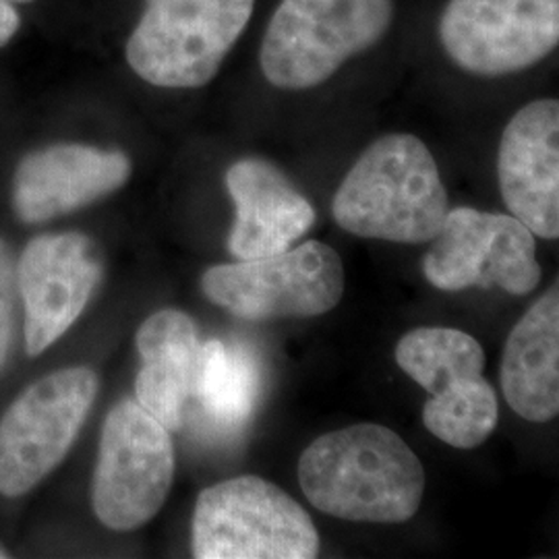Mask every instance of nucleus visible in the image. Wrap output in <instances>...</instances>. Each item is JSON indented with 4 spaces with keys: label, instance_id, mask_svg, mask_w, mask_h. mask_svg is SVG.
Returning a JSON list of instances; mask_svg holds the SVG:
<instances>
[{
    "label": "nucleus",
    "instance_id": "nucleus-1",
    "mask_svg": "<svg viewBox=\"0 0 559 559\" xmlns=\"http://www.w3.org/2000/svg\"><path fill=\"white\" fill-rule=\"evenodd\" d=\"M302 493L342 520L400 524L419 512L425 471L392 429L359 423L325 433L299 460Z\"/></svg>",
    "mask_w": 559,
    "mask_h": 559
},
{
    "label": "nucleus",
    "instance_id": "nucleus-2",
    "mask_svg": "<svg viewBox=\"0 0 559 559\" xmlns=\"http://www.w3.org/2000/svg\"><path fill=\"white\" fill-rule=\"evenodd\" d=\"M450 212L438 164L408 133L373 141L342 180L332 214L362 239L419 245L440 235Z\"/></svg>",
    "mask_w": 559,
    "mask_h": 559
},
{
    "label": "nucleus",
    "instance_id": "nucleus-3",
    "mask_svg": "<svg viewBox=\"0 0 559 559\" xmlns=\"http://www.w3.org/2000/svg\"><path fill=\"white\" fill-rule=\"evenodd\" d=\"M392 0H282L261 44V71L280 90H311L388 32Z\"/></svg>",
    "mask_w": 559,
    "mask_h": 559
},
{
    "label": "nucleus",
    "instance_id": "nucleus-4",
    "mask_svg": "<svg viewBox=\"0 0 559 559\" xmlns=\"http://www.w3.org/2000/svg\"><path fill=\"white\" fill-rule=\"evenodd\" d=\"M311 516L278 485L245 475L203 489L193 512L200 559H311L320 554Z\"/></svg>",
    "mask_w": 559,
    "mask_h": 559
},
{
    "label": "nucleus",
    "instance_id": "nucleus-5",
    "mask_svg": "<svg viewBox=\"0 0 559 559\" xmlns=\"http://www.w3.org/2000/svg\"><path fill=\"white\" fill-rule=\"evenodd\" d=\"M253 7L255 0H145L127 62L158 87H203L218 75Z\"/></svg>",
    "mask_w": 559,
    "mask_h": 559
},
{
    "label": "nucleus",
    "instance_id": "nucleus-6",
    "mask_svg": "<svg viewBox=\"0 0 559 559\" xmlns=\"http://www.w3.org/2000/svg\"><path fill=\"white\" fill-rule=\"evenodd\" d=\"M175 480L170 429L138 400H122L104 420L92 506L110 531H135L154 519Z\"/></svg>",
    "mask_w": 559,
    "mask_h": 559
},
{
    "label": "nucleus",
    "instance_id": "nucleus-7",
    "mask_svg": "<svg viewBox=\"0 0 559 559\" xmlns=\"http://www.w3.org/2000/svg\"><path fill=\"white\" fill-rule=\"evenodd\" d=\"M203 295L242 320L313 318L332 311L344 295V265L320 240H307L258 260L210 267Z\"/></svg>",
    "mask_w": 559,
    "mask_h": 559
},
{
    "label": "nucleus",
    "instance_id": "nucleus-8",
    "mask_svg": "<svg viewBox=\"0 0 559 559\" xmlns=\"http://www.w3.org/2000/svg\"><path fill=\"white\" fill-rule=\"evenodd\" d=\"M100 381L87 367L32 383L0 419V493L21 498L46 479L78 440Z\"/></svg>",
    "mask_w": 559,
    "mask_h": 559
},
{
    "label": "nucleus",
    "instance_id": "nucleus-9",
    "mask_svg": "<svg viewBox=\"0 0 559 559\" xmlns=\"http://www.w3.org/2000/svg\"><path fill=\"white\" fill-rule=\"evenodd\" d=\"M433 240L423 270L440 290L500 286L522 297L540 282L535 235L514 216L456 207Z\"/></svg>",
    "mask_w": 559,
    "mask_h": 559
},
{
    "label": "nucleus",
    "instance_id": "nucleus-10",
    "mask_svg": "<svg viewBox=\"0 0 559 559\" xmlns=\"http://www.w3.org/2000/svg\"><path fill=\"white\" fill-rule=\"evenodd\" d=\"M440 38L448 57L473 75L519 73L556 50L559 0H450Z\"/></svg>",
    "mask_w": 559,
    "mask_h": 559
},
{
    "label": "nucleus",
    "instance_id": "nucleus-11",
    "mask_svg": "<svg viewBox=\"0 0 559 559\" xmlns=\"http://www.w3.org/2000/svg\"><path fill=\"white\" fill-rule=\"evenodd\" d=\"M102 278L92 242L78 233L29 240L17 265L25 350L38 357L80 320Z\"/></svg>",
    "mask_w": 559,
    "mask_h": 559
},
{
    "label": "nucleus",
    "instance_id": "nucleus-12",
    "mask_svg": "<svg viewBox=\"0 0 559 559\" xmlns=\"http://www.w3.org/2000/svg\"><path fill=\"white\" fill-rule=\"evenodd\" d=\"M498 177L512 216L540 239L559 237V104L535 100L508 122Z\"/></svg>",
    "mask_w": 559,
    "mask_h": 559
},
{
    "label": "nucleus",
    "instance_id": "nucleus-13",
    "mask_svg": "<svg viewBox=\"0 0 559 559\" xmlns=\"http://www.w3.org/2000/svg\"><path fill=\"white\" fill-rule=\"evenodd\" d=\"M131 177L122 152L81 143H59L21 160L13 182V207L27 224L55 221L115 193Z\"/></svg>",
    "mask_w": 559,
    "mask_h": 559
},
{
    "label": "nucleus",
    "instance_id": "nucleus-14",
    "mask_svg": "<svg viewBox=\"0 0 559 559\" xmlns=\"http://www.w3.org/2000/svg\"><path fill=\"white\" fill-rule=\"evenodd\" d=\"M226 187L237 212L228 239L237 260L286 251L316 222L313 205L270 162H235L226 173Z\"/></svg>",
    "mask_w": 559,
    "mask_h": 559
},
{
    "label": "nucleus",
    "instance_id": "nucleus-15",
    "mask_svg": "<svg viewBox=\"0 0 559 559\" xmlns=\"http://www.w3.org/2000/svg\"><path fill=\"white\" fill-rule=\"evenodd\" d=\"M501 390L522 419L547 423L559 413V290L551 286L506 340Z\"/></svg>",
    "mask_w": 559,
    "mask_h": 559
},
{
    "label": "nucleus",
    "instance_id": "nucleus-16",
    "mask_svg": "<svg viewBox=\"0 0 559 559\" xmlns=\"http://www.w3.org/2000/svg\"><path fill=\"white\" fill-rule=\"evenodd\" d=\"M135 344L141 359L135 400L166 429H179L198 376L195 323L179 309H162L141 323Z\"/></svg>",
    "mask_w": 559,
    "mask_h": 559
},
{
    "label": "nucleus",
    "instance_id": "nucleus-17",
    "mask_svg": "<svg viewBox=\"0 0 559 559\" xmlns=\"http://www.w3.org/2000/svg\"><path fill=\"white\" fill-rule=\"evenodd\" d=\"M260 392V360L249 346L222 340L201 346L193 396L212 427L239 431L253 417Z\"/></svg>",
    "mask_w": 559,
    "mask_h": 559
},
{
    "label": "nucleus",
    "instance_id": "nucleus-18",
    "mask_svg": "<svg viewBox=\"0 0 559 559\" xmlns=\"http://www.w3.org/2000/svg\"><path fill=\"white\" fill-rule=\"evenodd\" d=\"M396 362L429 396H436L459 381L483 376L485 350L466 332L417 328L400 338Z\"/></svg>",
    "mask_w": 559,
    "mask_h": 559
},
{
    "label": "nucleus",
    "instance_id": "nucleus-19",
    "mask_svg": "<svg viewBox=\"0 0 559 559\" xmlns=\"http://www.w3.org/2000/svg\"><path fill=\"white\" fill-rule=\"evenodd\" d=\"M498 419V394L483 376L441 390L423 408L429 433L459 450L479 448L493 433Z\"/></svg>",
    "mask_w": 559,
    "mask_h": 559
},
{
    "label": "nucleus",
    "instance_id": "nucleus-20",
    "mask_svg": "<svg viewBox=\"0 0 559 559\" xmlns=\"http://www.w3.org/2000/svg\"><path fill=\"white\" fill-rule=\"evenodd\" d=\"M17 295V270L9 247L0 240V371L9 359L13 346Z\"/></svg>",
    "mask_w": 559,
    "mask_h": 559
},
{
    "label": "nucleus",
    "instance_id": "nucleus-21",
    "mask_svg": "<svg viewBox=\"0 0 559 559\" xmlns=\"http://www.w3.org/2000/svg\"><path fill=\"white\" fill-rule=\"evenodd\" d=\"M21 17L13 2L0 0V48L13 40L20 32Z\"/></svg>",
    "mask_w": 559,
    "mask_h": 559
},
{
    "label": "nucleus",
    "instance_id": "nucleus-22",
    "mask_svg": "<svg viewBox=\"0 0 559 559\" xmlns=\"http://www.w3.org/2000/svg\"><path fill=\"white\" fill-rule=\"evenodd\" d=\"M9 2H13V4H17V2H32V0H9Z\"/></svg>",
    "mask_w": 559,
    "mask_h": 559
},
{
    "label": "nucleus",
    "instance_id": "nucleus-23",
    "mask_svg": "<svg viewBox=\"0 0 559 559\" xmlns=\"http://www.w3.org/2000/svg\"><path fill=\"white\" fill-rule=\"evenodd\" d=\"M0 558H7V554H4V551H2V549H0Z\"/></svg>",
    "mask_w": 559,
    "mask_h": 559
}]
</instances>
